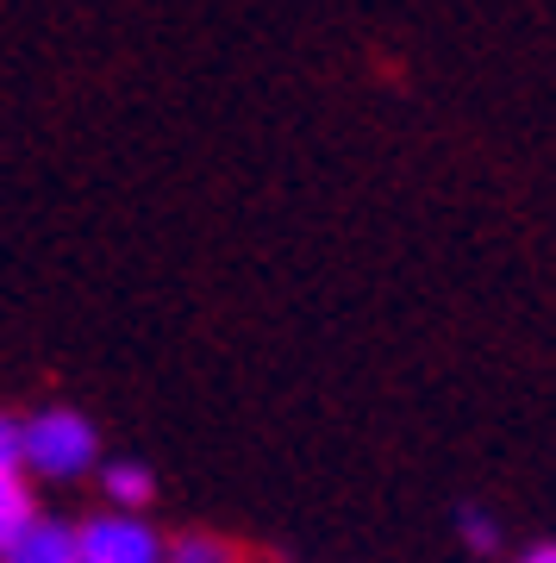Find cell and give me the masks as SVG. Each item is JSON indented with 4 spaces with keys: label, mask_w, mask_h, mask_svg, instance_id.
Masks as SVG:
<instances>
[{
    "label": "cell",
    "mask_w": 556,
    "mask_h": 563,
    "mask_svg": "<svg viewBox=\"0 0 556 563\" xmlns=\"http://www.w3.org/2000/svg\"><path fill=\"white\" fill-rule=\"evenodd\" d=\"M20 457L38 476H81L94 463V426L69 407H44L32 426H20Z\"/></svg>",
    "instance_id": "cell-1"
},
{
    "label": "cell",
    "mask_w": 556,
    "mask_h": 563,
    "mask_svg": "<svg viewBox=\"0 0 556 563\" xmlns=\"http://www.w3.org/2000/svg\"><path fill=\"white\" fill-rule=\"evenodd\" d=\"M76 544H81V563H157L163 558L157 532L144 520H132V514H107V520L81 526Z\"/></svg>",
    "instance_id": "cell-2"
},
{
    "label": "cell",
    "mask_w": 556,
    "mask_h": 563,
    "mask_svg": "<svg viewBox=\"0 0 556 563\" xmlns=\"http://www.w3.org/2000/svg\"><path fill=\"white\" fill-rule=\"evenodd\" d=\"M0 563H81V544H76V532H69V526L38 520Z\"/></svg>",
    "instance_id": "cell-3"
},
{
    "label": "cell",
    "mask_w": 556,
    "mask_h": 563,
    "mask_svg": "<svg viewBox=\"0 0 556 563\" xmlns=\"http://www.w3.org/2000/svg\"><path fill=\"white\" fill-rule=\"evenodd\" d=\"M32 526H38V507H32V488L20 483V470H13V476H0V558H7Z\"/></svg>",
    "instance_id": "cell-4"
},
{
    "label": "cell",
    "mask_w": 556,
    "mask_h": 563,
    "mask_svg": "<svg viewBox=\"0 0 556 563\" xmlns=\"http://www.w3.org/2000/svg\"><path fill=\"white\" fill-rule=\"evenodd\" d=\"M151 495H157L151 470H138V463H113V470H107V501L113 507H144Z\"/></svg>",
    "instance_id": "cell-5"
},
{
    "label": "cell",
    "mask_w": 556,
    "mask_h": 563,
    "mask_svg": "<svg viewBox=\"0 0 556 563\" xmlns=\"http://www.w3.org/2000/svg\"><path fill=\"white\" fill-rule=\"evenodd\" d=\"M169 563H232V551L219 539H207V532H188V539L169 544Z\"/></svg>",
    "instance_id": "cell-6"
},
{
    "label": "cell",
    "mask_w": 556,
    "mask_h": 563,
    "mask_svg": "<svg viewBox=\"0 0 556 563\" xmlns=\"http://www.w3.org/2000/svg\"><path fill=\"white\" fill-rule=\"evenodd\" d=\"M20 463H25V457H20V426L0 413V476H13Z\"/></svg>",
    "instance_id": "cell-7"
},
{
    "label": "cell",
    "mask_w": 556,
    "mask_h": 563,
    "mask_svg": "<svg viewBox=\"0 0 556 563\" xmlns=\"http://www.w3.org/2000/svg\"><path fill=\"white\" fill-rule=\"evenodd\" d=\"M463 539L476 544V551H494V544H500V526L481 520V514H463Z\"/></svg>",
    "instance_id": "cell-8"
},
{
    "label": "cell",
    "mask_w": 556,
    "mask_h": 563,
    "mask_svg": "<svg viewBox=\"0 0 556 563\" xmlns=\"http://www.w3.org/2000/svg\"><path fill=\"white\" fill-rule=\"evenodd\" d=\"M519 563H556V544H532V551H525Z\"/></svg>",
    "instance_id": "cell-9"
}]
</instances>
